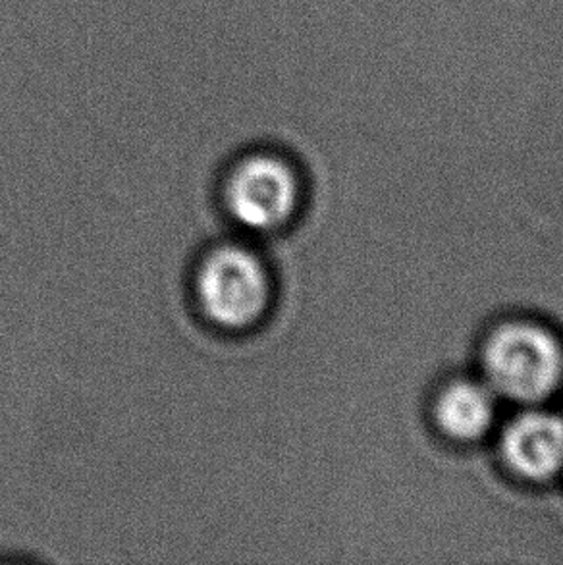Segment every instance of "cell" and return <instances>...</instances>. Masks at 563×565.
I'll list each match as a JSON object with an SVG mask.
<instances>
[{
    "label": "cell",
    "instance_id": "obj_1",
    "mask_svg": "<svg viewBox=\"0 0 563 565\" xmlns=\"http://www.w3.org/2000/svg\"><path fill=\"white\" fill-rule=\"evenodd\" d=\"M199 319L221 334L259 329L275 303V276L249 239L209 245L191 270Z\"/></svg>",
    "mask_w": 563,
    "mask_h": 565
},
{
    "label": "cell",
    "instance_id": "obj_2",
    "mask_svg": "<svg viewBox=\"0 0 563 565\" xmlns=\"http://www.w3.org/2000/svg\"><path fill=\"white\" fill-rule=\"evenodd\" d=\"M304 185L294 162L275 149H252L230 164L221 203L245 236H270L289 226L301 206Z\"/></svg>",
    "mask_w": 563,
    "mask_h": 565
},
{
    "label": "cell",
    "instance_id": "obj_3",
    "mask_svg": "<svg viewBox=\"0 0 563 565\" xmlns=\"http://www.w3.org/2000/svg\"><path fill=\"white\" fill-rule=\"evenodd\" d=\"M488 386L516 402H539L557 388L563 376V348L534 322H506L485 344Z\"/></svg>",
    "mask_w": 563,
    "mask_h": 565
},
{
    "label": "cell",
    "instance_id": "obj_4",
    "mask_svg": "<svg viewBox=\"0 0 563 565\" xmlns=\"http://www.w3.org/2000/svg\"><path fill=\"white\" fill-rule=\"evenodd\" d=\"M506 463L527 479L544 481L563 469V419L529 412L511 420L503 430Z\"/></svg>",
    "mask_w": 563,
    "mask_h": 565
},
{
    "label": "cell",
    "instance_id": "obj_5",
    "mask_svg": "<svg viewBox=\"0 0 563 565\" xmlns=\"http://www.w3.org/2000/svg\"><path fill=\"white\" fill-rule=\"evenodd\" d=\"M495 390L472 381L452 382L436 399V420L456 440H475L495 419Z\"/></svg>",
    "mask_w": 563,
    "mask_h": 565
}]
</instances>
